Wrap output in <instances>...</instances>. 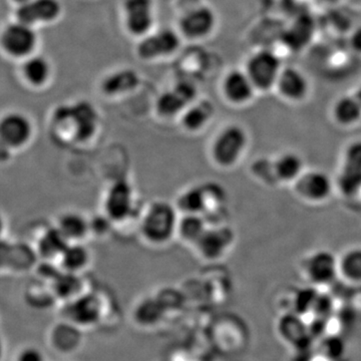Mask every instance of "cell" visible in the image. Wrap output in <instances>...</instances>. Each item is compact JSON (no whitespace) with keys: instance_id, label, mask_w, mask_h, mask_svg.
Masks as SVG:
<instances>
[{"instance_id":"obj_12","label":"cell","mask_w":361,"mask_h":361,"mask_svg":"<svg viewBox=\"0 0 361 361\" xmlns=\"http://www.w3.org/2000/svg\"><path fill=\"white\" fill-rule=\"evenodd\" d=\"M63 13V4L59 0H30L16 6V20L37 27L56 23Z\"/></svg>"},{"instance_id":"obj_25","label":"cell","mask_w":361,"mask_h":361,"mask_svg":"<svg viewBox=\"0 0 361 361\" xmlns=\"http://www.w3.org/2000/svg\"><path fill=\"white\" fill-rule=\"evenodd\" d=\"M209 194L203 186H192L184 190L175 202L180 215L198 214L205 216L208 210Z\"/></svg>"},{"instance_id":"obj_22","label":"cell","mask_w":361,"mask_h":361,"mask_svg":"<svg viewBox=\"0 0 361 361\" xmlns=\"http://www.w3.org/2000/svg\"><path fill=\"white\" fill-rule=\"evenodd\" d=\"M276 87L280 94L290 102L303 101L307 97L310 84L301 71L293 68L281 71L278 78Z\"/></svg>"},{"instance_id":"obj_28","label":"cell","mask_w":361,"mask_h":361,"mask_svg":"<svg viewBox=\"0 0 361 361\" xmlns=\"http://www.w3.org/2000/svg\"><path fill=\"white\" fill-rule=\"evenodd\" d=\"M65 272L80 275L92 262V254L85 243H70L59 257Z\"/></svg>"},{"instance_id":"obj_42","label":"cell","mask_w":361,"mask_h":361,"mask_svg":"<svg viewBox=\"0 0 361 361\" xmlns=\"http://www.w3.org/2000/svg\"><path fill=\"white\" fill-rule=\"evenodd\" d=\"M16 4V6H21V4H25V2L30 1V0H11Z\"/></svg>"},{"instance_id":"obj_39","label":"cell","mask_w":361,"mask_h":361,"mask_svg":"<svg viewBox=\"0 0 361 361\" xmlns=\"http://www.w3.org/2000/svg\"><path fill=\"white\" fill-rule=\"evenodd\" d=\"M351 44L355 51L361 52V26L353 32L351 37Z\"/></svg>"},{"instance_id":"obj_14","label":"cell","mask_w":361,"mask_h":361,"mask_svg":"<svg viewBox=\"0 0 361 361\" xmlns=\"http://www.w3.org/2000/svg\"><path fill=\"white\" fill-rule=\"evenodd\" d=\"M305 275L315 286L331 284L339 277L338 257L325 249L313 252L306 260Z\"/></svg>"},{"instance_id":"obj_21","label":"cell","mask_w":361,"mask_h":361,"mask_svg":"<svg viewBox=\"0 0 361 361\" xmlns=\"http://www.w3.org/2000/svg\"><path fill=\"white\" fill-rule=\"evenodd\" d=\"M21 75L26 84L35 89H40L49 85L52 77L51 61L42 54L35 52L23 61Z\"/></svg>"},{"instance_id":"obj_5","label":"cell","mask_w":361,"mask_h":361,"mask_svg":"<svg viewBox=\"0 0 361 361\" xmlns=\"http://www.w3.org/2000/svg\"><path fill=\"white\" fill-rule=\"evenodd\" d=\"M39 35L37 27L14 20L0 32V49L8 58L23 61L37 52Z\"/></svg>"},{"instance_id":"obj_41","label":"cell","mask_w":361,"mask_h":361,"mask_svg":"<svg viewBox=\"0 0 361 361\" xmlns=\"http://www.w3.org/2000/svg\"><path fill=\"white\" fill-rule=\"evenodd\" d=\"M4 218H2L1 214H0V236H1L2 232H4Z\"/></svg>"},{"instance_id":"obj_32","label":"cell","mask_w":361,"mask_h":361,"mask_svg":"<svg viewBox=\"0 0 361 361\" xmlns=\"http://www.w3.org/2000/svg\"><path fill=\"white\" fill-rule=\"evenodd\" d=\"M68 241L61 234L58 228H49L40 237L39 241V252L44 258L54 259L61 257L63 252L68 245Z\"/></svg>"},{"instance_id":"obj_9","label":"cell","mask_w":361,"mask_h":361,"mask_svg":"<svg viewBox=\"0 0 361 361\" xmlns=\"http://www.w3.org/2000/svg\"><path fill=\"white\" fill-rule=\"evenodd\" d=\"M196 96L195 85L188 80H180L158 97L155 104L157 115L163 120L179 118L185 109L197 101Z\"/></svg>"},{"instance_id":"obj_27","label":"cell","mask_w":361,"mask_h":361,"mask_svg":"<svg viewBox=\"0 0 361 361\" xmlns=\"http://www.w3.org/2000/svg\"><path fill=\"white\" fill-rule=\"evenodd\" d=\"M208 221L203 215L184 214L178 222L177 237L187 245L194 247L209 227Z\"/></svg>"},{"instance_id":"obj_26","label":"cell","mask_w":361,"mask_h":361,"mask_svg":"<svg viewBox=\"0 0 361 361\" xmlns=\"http://www.w3.org/2000/svg\"><path fill=\"white\" fill-rule=\"evenodd\" d=\"M314 23L308 16H301L291 23L283 33V42L293 51L302 49L312 39Z\"/></svg>"},{"instance_id":"obj_1","label":"cell","mask_w":361,"mask_h":361,"mask_svg":"<svg viewBox=\"0 0 361 361\" xmlns=\"http://www.w3.org/2000/svg\"><path fill=\"white\" fill-rule=\"evenodd\" d=\"M180 213L175 204L157 200L141 211L139 217L140 236L152 247L168 245L177 237Z\"/></svg>"},{"instance_id":"obj_35","label":"cell","mask_w":361,"mask_h":361,"mask_svg":"<svg viewBox=\"0 0 361 361\" xmlns=\"http://www.w3.org/2000/svg\"><path fill=\"white\" fill-rule=\"evenodd\" d=\"M114 226L115 224L104 213H102L101 215L92 216V217H90V236L99 237V238L106 237L110 234L111 229Z\"/></svg>"},{"instance_id":"obj_3","label":"cell","mask_w":361,"mask_h":361,"mask_svg":"<svg viewBox=\"0 0 361 361\" xmlns=\"http://www.w3.org/2000/svg\"><path fill=\"white\" fill-rule=\"evenodd\" d=\"M58 121L65 128L75 144L87 145L99 134L101 118L96 106L87 101L65 106L58 111Z\"/></svg>"},{"instance_id":"obj_24","label":"cell","mask_w":361,"mask_h":361,"mask_svg":"<svg viewBox=\"0 0 361 361\" xmlns=\"http://www.w3.org/2000/svg\"><path fill=\"white\" fill-rule=\"evenodd\" d=\"M277 334L285 343L301 345L310 337V329L302 317L295 312L286 313L278 320Z\"/></svg>"},{"instance_id":"obj_17","label":"cell","mask_w":361,"mask_h":361,"mask_svg":"<svg viewBox=\"0 0 361 361\" xmlns=\"http://www.w3.org/2000/svg\"><path fill=\"white\" fill-rule=\"evenodd\" d=\"M339 187L348 196L361 189V141L351 142L344 152Z\"/></svg>"},{"instance_id":"obj_20","label":"cell","mask_w":361,"mask_h":361,"mask_svg":"<svg viewBox=\"0 0 361 361\" xmlns=\"http://www.w3.org/2000/svg\"><path fill=\"white\" fill-rule=\"evenodd\" d=\"M271 164L275 182L281 184H294L305 172L302 157L295 152L280 154L276 159L271 161Z\"/></svg>"},{"instance_id":"obj_29","label":"cell","mask_w":361,"mask_h":361,"mask_svg":"<svg viewBox=\"0 0 361 361\" xmlns=\"http://www.w3.org/2000/svg\"><path fill=\"white\" fill-rule=\"evenodd\" d=\"M332 116L337 125L355 127L361 121V104L355 96L339 97L332 108Z\"/></svg>"},{"instance_id":"obj_40","label":"cell","mask_w":361,"mask_h":361,"mask_svg":"<svg viewBox=\"0 0 361 361\" xmlns=\"http://www.w3.org/2000/svg\"><path fill=\"white\" fill-rule=\"evenodd\" d=\"M4 341H2L1 337H0V361H2V360H4Z\"/></svg>"},{"instance_id":"obj_4","label":"cell","mask_w":361,"mask_h":361,"mask_svg":"<svg viewBox=\"0 0 361 361\" xmlns=\"http://www.w3.org/2000/svg\"><path fill=\"white\" fill-rule=\"evenodd\" d=\"M137 199L133 185L127 180L111 183L104 194L103 213L114 224H123L137 215Z\"/></svg>"},{"instance_id":"obj_8","label":"cell","mask_w":361,"mask_h":361,"mask_svg":"<svg viewBox=\"0 0 361 361\" xmlns=\"http://www.w3.org/2000/svg\"><path fill=\"white\" fill-rule=\"evenodd\" d=\"M217 26V16L212 7L197 6L185 11L180 16L178 32L188 40L208 39Z\"/></svg>"},{"instance_id":"obj_44","label":"cell","mask_w":361,"mask_h":361,"mask_svg":"<svg viewBox=\"0 0 361 361\" xmlns=\"http://www.w3.org/2000/svg\"><path fill=\"white\" fill-rule=\"evenodd\" d=\"M327 1H336V0H327Z\"/></svg>"},{"instance_id":"obj_10","label":"cell","mask_w":361,"mask_h":361,"mask_svg":"<svg viewBox=\"0 0 361 361\" xmlns=\"http://www.w3.org/2000/svg\"><path fill=\"white\" fill-rule=\"evenodd\" d=\"M281 71L279 59L269 51L254 54L247 61L245 70L257 90H270L276 85Z\"/></svg>"},{"instance_id":"obj_15","label":"cell","mask_w":361,"mask_h":361,"mask_svg":"<svg viewBox=\"0 0 361 361\" xmlns=\"http://www.w3.org/2000/svg\"><path fill=\"white\" fill-rule=\"evenodd\" d=\"M32 121L25 114L11 111L0 118V137L13 148L25 146L32 139Z\"/></svg>"},{"instance_id":"obj_31","label":"cell","mask_w":361,"mask_h":361,"mask_svg":"<svg viewBox=\"0 0 361 361\" xmlns=\"http://www.w3.org/2000/svg\"><path fill=\"white\" fill-rule=\"evenodd\" d=\"M339 276L353 284H361V247H353L338 257Z\"/></svg>"},{"instance_id":"obj_43","label":"cell","mask_w":361,"mask_h":361,"mask_svg":"<svg viewBox=\"0 0 361 361\" xmlns=\"http://www.w3.org/2000/svg\"><path fill=\"white\" fill-rule=\"evenodd\" d=\"M355 96L357 97V99L358 101H360V103L361 104V85L360 87H358L357 92H356Z\"/></svg>"},{"instance_id":"obj_11","label":"cell","mask_w":361,"mask_h":361,"mask_svg":"<svg viewBox=\"0 0 361 361\" xmlns=\"http://www.w3.org/2000/svg\"><path fill=\"white\" fill-rule=\"evenodd\" d=\"M234 232L226 225H209L201 239L194 246L198 255L207 261L224 257L234 243Z\"/></svg>"},{"instance_id":"obj_16","label":"cell","mask_w":361,"mask_h":361,"mask_svg":"<svg viewBox=\"0 0 361 361\" xmlns=\"http://www.w3.org/2000/svg\"><path fill=\"white\" fill-rule=\"evenodd\" d=\"M256 90L245 71H229L221 82L222 96L232 106H244L250 103Z\"/></svg>"},{"instance_id":"obj_38","label":"cell","mask_w":361,"mask_h":361,"mask_svg":"<svg viewBox=\"0 0 361 361\" xmlns=\"http://www.w3.org/2000/svg\"><path fill=\"white\" fill-rule=\"evenodd\" d=\"M11 148L0 137V164L8 161Z\"/></svg>"},{"instance_id":"obj_2","label":"cell","mask_w":361,"mask_h":361,"mask_svg":"<svg viewBox=\"0 0 361 361\" xmlns=\"http://www.w3.org/2000/svg\"><path fill=\"white\" fill-rule=\"evenodd\" d=\"M249 134L239 123H228L221 128L209 147V157L216 167L231 170L239 165L249 147Z\"/></svg>"},{"instance_id":"obj_6","label":"cell","mask_w":361,"mask_h":361,"mask_svg":"<svg viewBox=\"0 0 361 361\" xmlns=\"http://www.w3.org/2000/svg\"><path fill=\"white\" fill-rule=\"evenodd\" d=\"M180 44L182 37L178 30L164 27L154 30L137 40L135 51L141 61L152 63L174 56L179 51Z\"/></svg>"},{"instance_id":"obj_30","label":"cell","mask_w":361,"mask_h":361,"mask_svg":"<svg viewBox=\"0 0 361 361\" xmlns=\"http://www.w3.org/2000/svg\"><path fill=\"white\" fill-rule=\"evenodd\" d=\"M139 82L137 73L130 70H120L114 71L113 73L109 75L106 80H103L102 87H103L104 92L106 94H125V92H130V90H134Z\"/></svg>"},{"instance_id":"obj_13","label":"cell","mask_w":361,"mask_h":361,"mask_svg":"<svg viewBox=\"0 0 361 361\" xmlns=\"http://www.w3.org/2000/svg\"><path fill=\"white\" fill-rule=\"evenodd\" d=\"M296 194L310 203H322L329 200L334 192V180L320 170L304 172L294 183Z\"/></svg>"},{"instance_id":"obj_7","label":"cell","mask_w":361,"mask_h":361,"mask_svg":"<svg viewBox=\"0 0 361 361\" xmlns=\"http://www.w3.org/2000/svg\"><path fill=\"white\" fill-rule=\"evenodd\" d=\"M122 16L126 32L135 39H141L155 30L154 0H123Z\"/></svg>"},{"instance_id":"obj_33","label":"cell","mask_w":361,"mask_h":361,"mask_svg":"<svg viewBox=\"0 0 361 361\" xmlns=\"http://www.w3.org/2000/svg\"><path fill=\"white\" fill-rule=\"evenodd\" d=\"M78 276L80 275L63 271V274L59 275L58 279H56V282H54V289L58 295L61 298L70 299V300L77 298L78 289L80 288Z\"/></svg>"},{"instance_id":"obj_19","label":"cell","mask_w":361,"mask_h":361,"mask_svg":"<svg viewBox=\"0 0 361 361\" xmlns=\"http://www.w3.org/2000/svg\"><path fill=\"white\" fill-rule=\"evenodd\" d=\"M101 316L102 305L96 296H78L68 307V319L78 326H92L99 322Z\"/></svg>"},{"instance_id":"obj_36","label":"cell","mask_w":361,"mask_h":361,"mask_svg":"<svg viewBox=\"0 0 361 361\" xmlns=\"http://www.w3.org/2000/svg\"><path fill=\"white\" fill-rule=\"evenodd\" d=\"M344 344L341 338L336 336L325 339L322 346L323 355L330 360H338L344 353Z\"/></svg>"},{"instance_id":"obj_37","label":"cell","mask_w":361,"mask_h":361,"mask_svg":"<svg viewBox=\"0 0 361 361\" xmlns=\"http://www.w3.org/2000/svg\"><path fill=\"white\" fill-rule=\"evenodd\" d=\"M16 361H47V356L37 346L28 345L18 353Z\"/></svg>"},{"instance_id":"obj_18","label":"cell","mask_w":361,"mask_h":361,"mask_svg":"<svg viewBox=\"0 0 361 361\" xmlns=\"http://www.w3.org/2000/svg\"><path fill=\"white\" fill-rule=\"evenodd\" d=\"M215 115V108L207 99L195 101L179 116L180 128L190 135L200 134L209 127Z\"/></svg>"},{"instance_id":"obj_23","label":"cell","mask_w":361,"mask_h":361,"mask_svg":"<svg viewBox=\"0 0 361 361\" xmlns=\"http://www.w3.org/2000/svg\"><path fill=\"white\" fill-rule=\"evenodd\" d=\"M56 228L68 243H85L90 237V217L77 211H68L59 218Z\"/></svg>"},{"instance_id":"obj_34","label":"cell","mask_w":361,"mask_h":361,"mask_svg":"<svg viewBox=\"0 0 361 361\" xmlns=\"http://www.w3.org/2000/svg\"><path fill=\"white\" fill-rule=\"evenodd\" d=\"M319 293L314 288H301L293 296V312L300 316L311 313Z\"/></svg>"}]
</instances>
